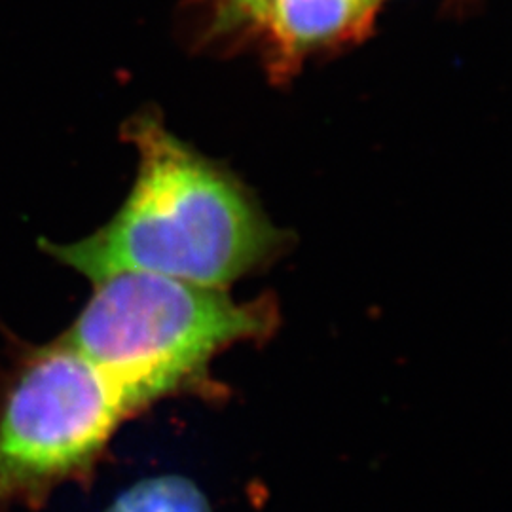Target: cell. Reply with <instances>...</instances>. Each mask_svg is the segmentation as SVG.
Returning <instances> with one entry per match:
<instances>
[{
	"label": "cell",
	"mask_w": 512,
	"mask_h": 512,
	"mask_svg": "<svg viewBox=\"0 0 512 512\" xmlns=\"http://www.w3.org/2000/svg\"><path fill=\"white\" fill-rule=\"evenodd\" d=\"M139 173L109 224L48 253L93 283L122 272L226 289L283 245L251 196L156 122H135Z\"/></svg>",
	"instance_id": "obj_1"
},
{
	"label": "cell",
	"mask_w": 512,
	"mask_h": 512,
	"mask_svg": "<svg viewBox=\"0 0 512 512\" xmlns=\"http://www.w3.org/2000/svg\"><path fill=\"white\" fill-rule=\"evenodd\" d=\"M63 338L90 359L131 412L190 384L222 349L268 334V304H238L226 289L122 272L93 283Z\"/></svg>",
	"instance_id": "obj_2"
},
{
	"label": "cell",
	"mask_w": 512,
	"mask_h": 512,
	"mask_svg": "<svg viewBox=\"0 0 512 512\" xmlns=\"http://www.w3.org/2000/svg\"><path fill=\"white\" fill-rule=\"evenodd\" d=\"M131 408L65 338L37 349L0 401V505H33L88 471Z\"/></svg>",
	"instance_id": "obj_3"
},
{
	"label": "cell",
	"mask_w": 512,
	"mask_h": 512,
	"mask_svg": "<svg viewBox=\"0 0 512 512\" xmlns=\"http://www.w3.org/2000/svg\"><path fill=\"white\" fill-rule=\"evenodd\" d=\"M374 8L376 0H264L258 23L283 54L298 57L363 37Z\"/></svg>",
	"instance_id": "obj_4"
},
{
	"label": "cell",
	"mask_w": 512,
	"mask_h": 512,
	"mask_svg": "<svg viewBox=\"0 0 512 512\" xmlns=\"http://www.w3.org/2000/svg\"><path fill=\"white\" fill-rule=\"evenodd\" d=\"M107 512H209V507L198 488L169 476L129 488Z\"/></svg>",
	"instance_id": "obj_5"
},
{
	"label": "cell",
	"mask_w": 512,
	"mask_h": 512,
	"mask_svg": "<svg viewBox=\"0 0 512 512\" xmlns=\"http://www.w3.org/2000/svg\"><path fill=\"white\" fill-rule=\"evenodd\" d=\"M232 8L238 12L239 16L251 18L253 21H260L262 10H264V0H230Z\"/></svg>",
	"instance_id": "obj_6"
}]
</instances>
